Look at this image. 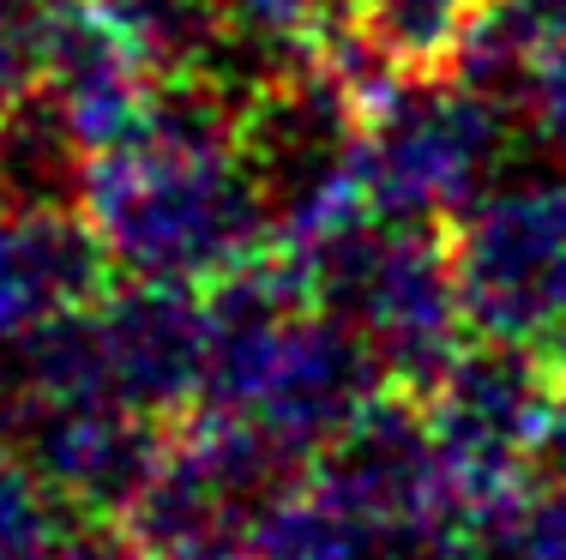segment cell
<instances>
[{"label":"cell","instance_id":"7a4b0ae2","mask_svg":"<svg viewBox=\"0 0 566 560\" xmlns=\"http://www.w3.org/2000/svg\"><path fill=\"white\" fill-rule=\"evenodd\" d=\"M548 416H555V392L518 344L452 356L428 392V422H434V440L464 500L518 495V476L536 471Z\"/></svg>","mask_w":566,"mask_h":560},{"label":"cell","instance_id":"277c9868","mask_svg":"<svg viewBox=\"0 0 566 560\" xmlns=\"http://www.w3.org/2000/svg\"><path fill=\"white\" fill-rule=\"evenodd\" d=\"M332 284L344 302V326L368 338L380 368L392 380H440L452 362V331L464 319L458 302V277L416 242H356L332 260Z\"/></svg>","mask_w":566,"mask_h":560},{"label":"cell","instance_id":"6da1fadb","mask_svg":"<svg viewBox=\"0 0 566 560\" xmlns=\"http://www.w3.org/2000/svg\"><path fill=\"white\" fill-rule=\"evenodd\" d=\"M295 464L248 422L211 416L181 446H164L151 483L127 506V537L151 560H253V542L290 500Z\"/></svg>","mask_w":566,"mask_h":560},{"label":"cell","instance_id":"5b68a950","mask_svg":"<svg viewBox=\"0 0 566 560\" xmlns=\"http://www.w3.org/2000/svg\"><path fill=\"white\" fill-rule=\"evenodd\" d=\"M78 518L24 452L0 446V560H43Z\"/></svg>","mask_w":566,"mask_h":560},{"label":"cell","instance_id":"8992f818","mask_svg":"<svg viewBox=\"0 0 566 560\" xmlns=\"http://www.w3.org/2000/svg\"><path fill=\"white\" fill-rule=\"evenodd\" d=\"M518 530L536 560H566V483H548L536 495H518Z\"/></svg>","mask_w":566,"mask_h":560},{"label":"cell","instance_id":"3957f363","mask_svg":"<svg viewBox=\"0 0 566 560\" xmlns=\"http://www.w3.org/2000/svg\"><path fill=\"white\" fill-rule=\"evenodd\" d=\"M458 302L489 344L531 350L566 338V199H501L458 260Z\"/></svg>","mask_w":566,"mask_h":560}]
</instances>
